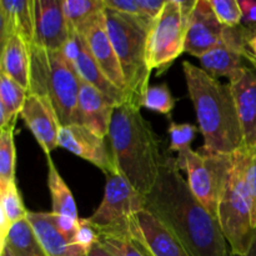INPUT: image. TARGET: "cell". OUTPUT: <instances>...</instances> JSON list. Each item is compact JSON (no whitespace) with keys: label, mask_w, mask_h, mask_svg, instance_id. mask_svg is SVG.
I'll return each instance as SVG.
<instances>
[{"label":"cell","mask_w":256,"mask_h":256,"mask_svg":"<svg viewBox=\"0 0 256 256\" xmlns=\"http://www.w3.org/2000/svg\"><path fill=\"white\" fill-rule=\"evenodd\" d=\"M29 90L0 72V130L15 129Z\"/></svg>","instance_id":"cell-23"},{"label":"cell","mask_w":256,"mask_h":256,"mask_svg":"<svg viewBox=\"0 0 256 256\" xmlns=\"http://www.w3.org/2000/svg\"><path fill=\"white\" fill-rule=\"evenodd\" d=\"M176 104V98H174L172 90L165 82L162 84L150 85L142 102V108L162 115H170Z\"/></svg>","instance_id":"cell-30"},{"label":"cell","mask_w":256,"mask_h":256,"mask_svg":"<svg viewBox=\"0 0 256 256\" xmlns=\"http://www.w3.org/2000/svg\"><path fill=\"white\" fill-rule=\"evenodd\" d=\"M35 34L32 45L46 50H62L72 36L62 0H34Z\"/></svg>","instance_id":"cell-15"},{"label":"cell","mask_w":256,"mask_h":256,"mask_svg":"<svg viewBox=\"0 0 256 256\" xmlns=\"http://www.w3.org/2000/svg\"><path fill=\"white\" fill-rule=\"evenodd\" d=\"M62 52L66 55L68 59L72 62V64L74 65L78 75L82 82L96 88L116 105L126 102V96H125L124 92L118 89L102 72L96 60L92 56L86 42L82 35L76 34L72 30V36H70L69 42L65 45Z\"/></svg>","instance_id":"cell-16"},{"label":"cell","mask_w":256,"mask_h":256,"mask_svg":"<svg viewBox=\"0 0 256 256\" xmlns=\"http://www.w3.org/2000/svg\"><path fill=\"white\" fill-rule=\"evenodd\" d=\"M0 72L30 90L32 78V52L30 45L19 35H12L2 42Z\"/></svg>","instance_id":"cell-21"},{"label":"cell","mask_w":256,"mask_h":256,"mask_svg":"<svg viewBox=\"0 0 256 256\" xmlns=\"http://www.w3.org/2000/svg\"><path fill=\"white\" fill-rule=\"evenodd\" d=\"M86 256H114V255L110 254V252H108L104 246H102L99 242H96V244L92 245V249L88 252Z\"/></svg>","instance_id":"cell-39"},{"label":"cell","mask_w":256,"mask_h":256,"mask_svg":"<svg viewBox=\"0 0 256 256\" xmlns=\"http://www.w3.org/2000/svg\"><path fill=\"white\" fill-rule=\"evenodd\" d=\"M48 159V188H49L50 195H52V212L54 215L60 216H68L72 219L79 220L78 215L76 204L72 196V190L64 182L62 175L58 172L56 166L52 162L50 155L46 156Z\"/></svg>","instance_id":"cell-25"},{"label":"cell","mask_w":256,"mask_h":256,"mask_svg":"<svg viewBox=\"0 0 256 256\" xmlns=\"http://www.w3.org/2000/svg\"><path fill=\"white\" fill-rule=\"evenodd\" d=\"M5 246L9 248L15 256H48L26 219L10 229Z\"/></svg>","instance_id":"cell-27"},{"label":"cell","mask_w":256,"mask_h":256,"mask_svg":"<svg viewBox=\"0 0 256 256\" xmlns=\"http://www.w3.org/2000/svg\"><path fill=\"white\" fill-rule=\"evenodd\" d=\"M99 244L114 256H150L145 248L129 232H98Z\"/></svg>","instance_id":"cell-28"},{"label":"cell","mask_w":256,"mask_h":256,"mask_svg":"<svg viewBox=\"0 0 256 256\" xmlns=\"http://www.w3.org/2000/svg\"><path fill=\"white\" fill-rule=\"evenodd\" d=\"M59 148L99 168L105 176L118 172L112 149L110 145L108 146L105 138L95 134L92 130L79 122L62 126L59 132Z\"/></svg>","instance_id":"cell-11"},{"label":"cell","mask_w":256,"mask_h":256,"mask_svg":"<svg viewBox=\"0 0 256 256\" xmlns=\"http://www.w3.org/2000/svg\"><path fill=\"white\" fill-rule=\"evenodd\" d=\"M249 162L250 152L245 148L230 155L218 204V222L229 245L230 254L238 256L249 252L256 234L248 185Z\"/></svg>","instance_id":"cell-4"},{"label":"cell","mask_w":256,"mask_h":256,"mask_svg":"<svg viewBox=\"0 0 256 256\" xmlns=\"http://www.w3.org/2000/svg\"><path fill=\"white\" fill-rule=\"evenodd\" d=\"M140 109L129 102L118 105L108 138L116 169L138 192L146 196L156 184L164 154Z\"/></svg>","instance_id":"cell-3"},{"label":"cell","mask_w":256,"mask_h":256,"mask_svg":"<svg viewBox=\"0 0 256 256\" xmlns=\"http://www.w3.org/2000/svg\"><path fill=\"white\" fill-rule=\"evenodd\" d=\"M2 42L12 35H19L32 46L35 34L34 0H2Z\"/></svg>","instance_id":"cell-20"},{"label":"cell","mask_w":256,"mask_h":256,"mask_svg":"<svg viewBox=\"0 0 256 256\" xmlns=\"http://www.w3.org/2000/svg\"><path fill=\"white\" fill-rule=\"evenodd\" d=\"M105 22L112 44L119 58L128 89L126 102L142 108V102L150 86L152 75L146 59V42L152 24L135 18L105 10Z\"/></svg>","instance_id":"cell-6"},{"label":"cell","mask_w":256,"mask_h":256,"mask_svg":"<svg viewBox=\"0 0 256 256\" xmlns=\"http://www.w3.org/2000/svg\"><path fill=\"white\" fill-rule=\"evenodd\" d=\"M29 210L25 209L16 182L0 186V252L5 248L10 229L26 219Z\"/></svg>","instance_id":"cell-24"},{"label":"cell","mask_w":256,"mask_h":256,"mask_svg":"<svg viewBox=\"0 0 256 256\" xmlns=\"http://www.w3.org/2000/svg\"><path fill=\"white\" fill-rule=\"evenodd\" d=\"M142 209H145V196L118 170L106 175L104 198L88 220L98 232H129L130 222Z\"/></svg>","instance_id":"cell-9"},{"label":"cell","mask_w":256,"mask_h":256,"mask_svg":"<svg viewBox=\"0 0 256 256\" xmlns=\"http://www.w3.org/2000/svg\"><path fill=\"white\" fill-rule=\"evenodd\" d=\"M130 234L150 256H190L166 225L146 208L136 212L132 219Z\"/></svg>","instance_id":"cell-13"},{"label":"cell","mask_w":256,"mask_h":256,"mask_svg":"<svg viewBox=\"0 0 256 256\" xmlns=\"http://www.w3.org/2000/svg\"><path fill=\"white\" fill-rule=\"evenodd\" d=\"M244 134V148L256 152V68L246 65L229 80Z\"/></svg>","instance_id":"cell-17"},{"label":"cell","mask_w":256,"mask_h":256,"mask_svg":"<svg viewBox=\"0 0 256 256\" xmlns=\"http://www.w3.org/2000/svg\"><path fill=\"white\" fill-rule=\"evenodd\" d=\"M230 155L199 152L192 148L179 152L176 165L186 174L190 190L218 220V204L229 166Z\"/></svg>","instance_id":"cell-8"},{"label":"cell","mask_w":256,"mask_h":256,"mask_svg":"<svg viewBox=\"0 0 256 256\" xmlns=\"http://www.w3.org/2000/svg\"><path fill=\"white\" fill-rule=\"evenodd\" d=\"M136 2L142 12L145 14V16L155 22L159 18V15L162 14L166 0H136Z\"/></svg>","instance_id":"cell-37"},{"label":"cell","mask_w":256,"mask_h":256,"mask_svg":"<svg viewBox=\"0 0 256 256\" xmlns=\"http://www.w3.org/2000/svg\"><path fill=\"white\" fill-rule=\"evenodd\" d=\"M145 208L162 220L190 256H230L218 220L195 198L176 159L164 154L158 182Z\"/></svg>","instance_id":"cell-1"},{"label":"cell","mask_w":256,"mask_h":256,"mask_svg":"<svg viewBox=\"0 0 256 256\" xmlns=\"http://www.w3.org/2000/svg\"><path fill=\"white\" fill-rule=\"evenodd\" d=\"M99 242V234L98 230L95 229L94 225L88 220V218H80L79 224H78L76 235H75L74 244L79 246L80 249L84 250L88 254L92 245Z\"/></svg>","instance_id":"cell-33"},{"label":"cell","mask_w":256,"mask_h":256,"mask_svg":"<svg viewBox=\"0 0 256 256\" xmlns=\"http://www.w3.org/2000/svg\"><path fill=\"white\" fill-rule=\"evenodd\" d=\"M0 256H15V255L12 254V250H10L9 248H8V246H5L4 249H2V252H0Z\"/></svg>","instance_id":"cell-41"},{"label":"cell","mask_w":256,"mask_h":256,"mask_svg":"<svg viewBox=\"0 0 256 256\" xmlns=\"http://www.w3.org/2000/svg\"><path fill=\"white\" fill-rule=\"evenodd\" d=\"M226 29L218 20L210 0H196L188 22L185 52L199 59L224 42Z\"/></svg>","instance_id":"cell-12"},{"label":"cell","mask_w":256,"mask_h":256,"mask_svg":"<svg viewBox=\"0 0 256 256\" xmlns=\"http://www.w3.org/2000/svg\"><path fill=\"white\" fill-rule=\"evenodd\" d=\"M248 185L252 199V226L256 229V152H250V162L248 169Z\"/></svg>","instance_id":"cell-36"},{"label":"cell","mask_w":256,"mask_h":256,"mask_svg":"<svg viewBox=\"0 0 256 256\" xmlns=\"http://www.w3.org/2000/svg\"><path fill=\"white\" fill-rule=\"evenodd\" d=\"M30 92L45 96L56 112L62 126L79 122V92L82 79L62 50L30 46Z\"/></svg>","instance_id":"cell-5"},{"label":"cell","mask_w":256,"mask_h":256,"mask_svg":"<svg viewBox=\"0 0 256 256\" xmlns=\"http://www.w3.org/2000/svg\"><path fill=\"white\" fill-rule=\"evenodd\" d=\"M198 132H199V128H196L195 125L189 124V122L179 124V122L170 120L169 128H168V132L170 136L169 152L179 154V152L192 148V142H194Z\"/></svg>","instance_id":"cell-31"},{"label":"cell","mask_w":256,"mask_h":256,"mask_svg":"<svg viewBox=\"0 0 256 256\" xmlns=\"http://www.w3.org/2000/svg\"><path fill=\"white\" fill-rule=\"evenodd\" d=\"M26 220L48 256H86L84 250L76 245L70 244L58 230L52 220V212H28Z\"/></svg>","instance_id":"cell-22"},{"label":"cell","mask_w":256,"mask_h":256,"mask_svg":"<svg viewBox=\"0 0 256 256\" xmlns=\"http://www.w3.org/2000/svg\"><path fill=\"white\" fill-rule=\"evenodd\" d=\"M82 36L86 42L92 56L96 60L98 65H99L102 72L105 74V76L118 89L122 90L128 99V89L124 72H122L119 58H118L116 52H115L109 34H108L106 22H105V12L94 24H92L85 30Z\"/></svg>","instance_id":"cell-18"},{"label":"cell","mask_w":256,"mask_h":256,"mask_svg":"<svg viewBox=\"0 0 256 256\" xmlns=\"http://www.w3.org/2000/svg\"><path fill=\"white\" fill-rule=\"evenodd\" d=\"M20 118L46 156L59 148V132L62 125L46 98L29 92Z\"/></svg>","instance_id":"cell-14"},{"label":"cell","mask_w":256,"mask_h":256,"mask_svg":"<svg viewBox=\"0 0 256 256\" xmlns=\"http://www.w3.org/2000/svg\"><path fill=\"white\" fill-rule=\"evenodd\" d=\"M118 105L88 82L80 84L79 124L85 125L102 138L109 135L112 118Z\"/></svg>","instance_id":"cell-19"},{"label":"cell","mask_w":256,"mask_h":256,"mask_svg":"<svg viewBox=\"0 0 256 256\" xmlns=\"http://www.w3.org/2000/svg\"><path fill=\"white\" fill-rule=\"evenodd\" d=\"M252 35L242 25L228 28L224 42L199 58L202 68L212 78H234L242 68L246 66L248 44Z\"/></svg>","instance_id":"cell-10"},{"label":"cell","mask_w":256,"mask_h":256,"mask_svg":"<svg viewBox=\"0 0 256 256\" xmlns=\"http://www.w3.org/2000/svg\"><path fill=\"white\" fill-rule=\"evenodd\" d=\"M248 48H249V50H248L246 56L245 58H246L248 62H249L252 66L256 68V35L250 40L249 44H248Z\"/></svg>","instance_id":"cell-38"},{"label":"cell","mask_w":256,"mask_h":256,"mask_svg":"<svg viewBox=\"0 0 256 256\" xmlns=\"http://www.w3.org/2000/svg\"><path fill=\"white\" fill-rule=\"evenodd\" d=\"M104 2L106 9L114 10V12H120V14L128 15V16L135 18V19H139L142 22H150V24L154 22L149 18L145 16V14L138 5L136 0H104Z\"/></svg>","instance_id":"cell-34"},{"label":"cell","mask_w":256,"mask_h":256,"mask_svg":"<svg viewBox=\"0 0 256 256\" xmlns=\"http://www.w3.org/2000/svg\"><path fill=\"white\" fill-rule=\"evenodd\" d=\"M62 8L70 29L79 35L106 10L104 0H62Z\"/></svg>","instance_id":"cell-26"},{"label":"cell","mask_w":256,"mask_h":256,"mask_svg":"<svg viewBox=\"0 0 256 256\" xmlns=\"http://www.w3.org/2000/svg\"><path fill=\"white\" fill-rule=\"evenodd\" d=\"M218 20L226 28L242 25V12L238 0H210Z\"/></svg>","instance_id":"cell-32"},{"label":"cell","mask_w":256,"mask_h":256,"mask_svg":"<svg viewBox=\"0 0 256 256\" xmlns=\"http://www.w3.org/2000/svg\"><path fill=\"white\" fill-rule=\"evenodd\" d=\"M16 148L14 142V129L0 130V186L15 182Z\"/></svg>","instance_id":"cell-29"},{"label":"cell","mask_w":256,"mask_h":256,"mask_svg":"<svg viewBox=\"0 0 256 256\" xmlns=\"http://www.w3.org/2000/svg\"><path fill=\"white\" fill-rule=\"evenodd\" d=\"M182 70L204 138L202 152L232 155L242 149L244 134L230 85L190 62H182Z\"/></svg>","instance_id":"cell-2"},{"label":"cell","mask_w":256,"mask_h":256,"mask_svg":"<svg viewBox=\"0 0 256 256\" xmlns=\"http://www.w3.org/2000/svg\"><path fill=\"white\" fill-rule=\"evenodd\" d=\"M230 256H238V255H232ZM242 256H256V234H255V239H254V242H252V248H250L249 252H248L246 255H242Z\"/></svg>","instance_id":"cell-40"},{"label":"cell","mask_w":256,"mask_h":256,"mask_svg":"<svg viewBox=\"0 0 256 256\" xmlns=\"http://www.w3.org/2000/svg\"><path fill=\"white\" fill-rule=\"evenodd\" d=\"M195 2L166 0L148 34L146 59L152 72L158 70V74H162L185 52L188 22Z\"/></svg>","instance_id":"cell-7"},{"label":"cell","mask_w":256,"mask_h":256,"mask_svg":"<svg viewBox=\"0 0 256 256\" xmlns=\"http://www.w3.org/2000/svg\"><path fill=\"white\" fill-rule=\"evenodd\" d=\"M239 4L242 12V25L252 39L256 35V0H240Z\"/></svg>","instance_id":"cell-35"}]
</instances>
